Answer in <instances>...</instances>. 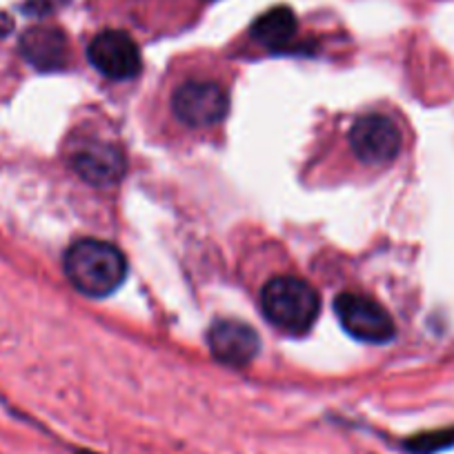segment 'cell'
<instances>
[{
    "mask_svg": "<svg viewBox=\"0 0 454 454\" xmlns=\"http://www.w3.org/2000/svg\"><path fill=\"white\" fill-rule=\"evenodd\" d=\"M317 290L308 281L292 274L270 278L261 290V309L272 325L290 334H305L312 330L318 317Z\"/></svg>",
    "mask_w": 454,
    "mask_h": 454,
    "instance_id": "obj_2",
    "label": "cell"
},
{
    "mask_svg": "<svg viewBox=\"0 0 454 454\" xmlns=\"http://www.w3.org/2000/svg\"><path fill=\"white\" fill-rule=\"evenodd\" d=\"M450 448H454V427L423 432L405 441V450L410 454H436Z\"/></svg>",
    "mask_w": 454,
    "mask_h": 454,
    "instance_id": "obj_11",
    "label": "cell"
},
{
    "mask_svg": "<svg viewBox=\"0 0 454 454\" xmlns=\"http://www.w3.org/2000/svg\"><path fill=\"white\" fill-rule=\"evenodd\" d=\"M69 163L82 181L94 187L116 185L128 168L123 150L116 143L103 138H85L78 143Z\"/></svg>",
    "mask_w": 454,
    "mask_h": 454,
    "instance_id": "obj_7",
    "label": "cell"
},
{
    "mask_svg": "<svg viewBox=\"0 0 454 454\" xmlns=\"http://www.w3.org/2000/svg\"><path fill=\"white\" fill-rule=\"evenodd\" d=\"M348 143L356 160L365 165H387L399 156L403 138L401 129L386 114H365L355 121Z\"/></svg>",
    "mask_w": 454,
    "mask_h": 454,
    "instance_id": "obj_4",
    "label": "cell"
},
{
    "mask_svg": "<svg viewBox=\"0 0 454 454\" xmlns=\"http://www.w3.org/2000/svg\"><path fill=\"white\" fill-rule=\"evenodd\" d=\"M230 98L223 85L207 78H192L172 91V114L178 123L194 129L218 125L227 116Z\"/></svg>",
    "mask_w": 454,
    "mask_h": 454,
    "instance_id": "obj_3",
    "label": "cell"
},
{
    "mask_svg": "<svg viewBox=\"0 0 454 454\" xmlns=\"http://www.w3.org/2000/svg\"><path fill=\"white\" fill-rule=\"evenodd\" d=\"M334 309L343 330L365 343H387L396 332L387 309L356 292H343L336 296Z\"/></svg>",
    "mask_w": 454,
    "mask_h": 454,
    "instance_id": "obj_5",
    "label": "cell"
},
{
    "mask_svg": "<svg viewBox=\"0 0 454 454\" xmlns=\"http://www.w3.org/2000/svg\"><path fill=\"white\" fill-rule=\"evenodd\" d=\"M296 29H299V20H296L294 12L286 5H277L252 23L250 34L265 50L281 51L283 47L294 41Z\"/></svg>",
    "mask_w": 454,
    "mask_h": 454,
    "instance_id": "obj_10",
    "label": "cell"
},
{
    "mask_svg": "<svg viewBox=\"0 0 454 454\" xmlns=\"http://www.w3.org/2000/svg\"><path fill=\"white\" fill-rule=\"evenodd\" d=\"M20 54L41 72L63 69L67 65V36L63 29L51 25L29 27L20 38Z\"/></svg>",
    "mask_w": 454,
    "mask_h": 454,
    "instance_id": "obj_9",
    "label": "cell"
},
{
    "mask_svg": "<svg viewBox=\"0 0 454 454\" xmlns=\"http://www.w3.org/2000/svg\"><path fill=\"white\" fill-rule=\"evenodd\" d=\"M76 454H96V452H91V450H81V452H76Z\"/></svg>",
    "mask_w": 454,
    "mask_h": 454,
    "instance_id": "obj_12",
    "label": "cell"
},
{
    "mask_svg": "<svg viewBox=\"0 0 454 454\" xmlns=\"http://www.w3.org/2000/svg\"><path fill=\"white\" fill-rule=\"evenodd\" d=\"M65 274L81 294L103 299L119 290L125 281L128 261L112 243L82 239L65 252Z\"/></svg>",
    "mask_w": 454,
    "mask_h": 454,
    "instance_id": "obj_1",
    "label": "cell"
},
{
    "mask_svg": "<svg viewBox=\"0 0 454 454\" xmlns=\"http://www.w3.org/2000/svg\"><path fill=\"white\" fill-rule=\"evenodd\" d=\"M90 63L109 81H129L141 72V51L137 41L121 29H105L87 47Z\"/></svg>",
    "mask_w": 454,
    "mask_h": 454,
    "instance_id": "obj_6",
    "label": "cell"
},
{
    "mask_svg": "<svg viewBox=\"0 0 454 454\" xmlns=\"http://www.w3.org/2000/svg\"><path fill=\"white\" fill-rule=\"evenodd\" d=\"M207 343L212 355L221 364L232 365V368H246L261 350V340L254 327L243 321H234V318L214 323L207 332Z\"/></svg>",
    "mask_w": 454,
    "mask_h": 454,
    "instance_id": "obj_8",
    "label": "cell"
}]
</instances>
